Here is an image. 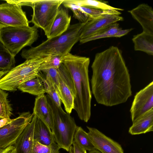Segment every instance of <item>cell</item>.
Here are the masks:
<instances>
[{"mask_svg":"<svg viewBox=\"0 0 153 153\" xmlns=\"http://www.w3.org/2000/svg\"><path fill=\"white\" fill-rule=\"evenodd\" d=\"M91 67L92 91L98 103L112 106L132 95L129 71L118 47L112 46L96 53Z\"/></svg>","mask_w":153,"mask_h":153,"instance_id":"obj_1","label":"cell"},{"mask_svg":"<svg viewBox=\"0 0 153 153\" xmlns=\"http://www.w3.org/2000/svg\"><path fill=\"white\" fill-rule=\"evenodd\" d=\"M90 59L70 53L63 57L62 63L71 74L76 91L73 109L79 118L87 122L91 116L92 95L88 75Z\"/></svg>","mask_w":153,"mask_h":153,"instance_id":"obj_2","label":"cell"},{"mask_svg":"<svg viewBox=\"0 0 153 153\" xmlns=\"http://www.w3.org/2000/svg\"><path fill=\"white\" fill-rule=\"evenodd\" d=\"M85 23L79 22L70 25L61 35L47 39L36 47L23 50L21 54L22 57L26 60L57 55L64 56L70 53L73 46L80 40Z\"/></svg>","mask_w":153,"mask_h":153,"instance_id":"obj_3","label":"cell"},{"mask_svg":"<svg viewBox=\"0 0 153 153\" xmlns=\"http://www.w3.org/2000/svg\"><path fill=\"white\" fill-rule=\"evenodd\" d=\"M46 96L52 112L53 122L51 130L55 142L60 149L69 152L77 126L70 114L65 112L61 106L57 105L48 94Z\"/></svg>","mask_w":153,"mask_h":153,"instance_id":"obj_4","label":"cell"},{"mask_svg":"<svg viewBox=\"0 0 153 153\" xmlns=\"http://www.w3.org/2000/svg\"><path fill=\"white\" fill-rule=\"evenodd\" d=\"M38 28L34 25L0 27V41L15 56L23 48L31 46L37 39Z\"/></svg>","mask_w":153,"mask_h":153,"instance_id":"obj_5","label":"cell"},{"mask_svg":"<svg viewBox=\"0 0 153 153\" xmlns=\"http://www.w3.org/2000/svg\"><path fill=\"white\" fill-rule=\"evenodd\" d=\"M48 57L26 59L15 67L0 79V89L15 91L21 84L38 76L40 71L39 68Z\"/></svg>","mask_w":153,"mask_h":153,"instance_id":"obj_6","label":"cell"},{"mask_svg":"<svg viewBox=\"0 0 153 153\" xmlns=\"http://www.w3.org/2000/svg\"><path fill=\"white\" fill-rule=\"evenodd\" d=\"M64 0H29L28 6L33 9L30 21L37 28L43 30L47 36L59 9Z\"/></svg>","mask_w":153,"mask_h":153,"instance_id":"obj_7","label":"cell"},{"mask_svg":"<svg viewBox=\"0 0 153 153\" xmlns=\"http://www.w3.org/2000/svg\"><path fill=\"white\" fill-rule=\"evenodd\" d=\"M33 116L29 112L22 113L0 128V149L13 145L19 135L31 121Z\"/></svg>","mask_w":153,"mask_h":153,"instance_id":"obj_8","label":"cell"},{"mask_svg":"<svg viewBox=\"0 0 153 153\" xmlns=\"http://www.w3.org/2000/svg\"><path fill=\"white\" fill-rule=\"evenodd\" d=\"M0 4V27L7 26H28L30 23L22 6L6 1Z\"/></svg>","mask_w":153,"mask_h":153,"instance_id":"obj_9","label":"cell"},{"mask_svg":"<svg viewBox=\"0 0 153 153\" xmlns=\"http://www.w3.org/2000/svg\"><path fill=\"white\" fill-rule=\"evenodd\" d=\"M59 97L66 112L70 114L74 108L76 91L70 73L62 63L58 68Z\"/></svg>","mask_w":153,"mask_h":153,"instance_id":"obj_10","label":"cell"},{"mask_svg":"<svg viewBox=\"0 0 153 153\" xmlns=\"http://www.w3.org/2000/svg\"><path fill=\"white\" fill-rule=\"evenodd\" d=\"M153 82L135 95L130 110L133 122L140 116L153 109Z\"/></svg>","mask_w":153,"mask_h":153,"instance_id":"obj_11","label":"cell"},{"mask_svg":"<svg viewBox=\"0 0 153 153\" xmlns=\"http://www.w3.org/2000/svg\"><path fill=\"white\" fill-rule=\"evenodd\" d=\"M88 134L95 149L101 153H124L121 145L94 128L87 126Z\"/></svg>","mask_w":153,"mask_h":153,"instance_id":"obj_12","label":"cell"},{"mask_svg":"<svg viewBox=\"0 0 153 153\" xmlns=\"http://www.w3.org/2000/svg\"><path fill=\"white\" fill-rule=\"evenodd\" d=\"M123 20V18L119 15L114 14L106 15L96 19L89 18L82 28L80 40L91 36L97 31L109 25Z\"/></svg>","mask_w":153,"mask_h":153,"instance_id":"obj_13","label":"cell"},{"mask_svg":"<svg viewBox=\"0 0 153 153\" xmlns=\"http://www.w3.org/2000/svg\"><path fill=\"white\" fill-rule=\"evenodd\" d=\"M128 11L141 25L143 31L153 34V11L151 7L142 4Z\"/></svg>","mask_w":153,"mask_h":153,"instance_id":"obj_14","label":"cell"},{"mask_svg":"<svg viewBox=\"0 0 153 153\" xmlns=\"http://www.w3.org/2000/svg\"><path fill=\"white\" fill-rule=\"evenodd\" d=\"M36 117L34 115L16 140L14 146L16 153H30L33 143V132Z\"/></svg>","mask_w":153,"mask_h":153,"instance_id":"obj_15","label":"cell"},{"mask_svg":"<svg viewBox=\"0 0 153 153\" xmlns=\"http://www.w3.org/2000/svg\"><path fill=\"white\" fill-rule=\"evenodd\" d=\"M32 114L52 129L53 122L52 112L46 95L42 94L36 98Z\"/></svg>","mask_w":153,"mask_h":153,"instance_id":"obj_16","label":"cell"},{"mask_svg":"<svg viewBox=\"0 0 153 153\" xmlns=\"http://www.w3.org/2000/svg\"><path fill=\"white\" fill-rule=\"evenodd\" d=\"M71 18L67 9L60 7L47 36V39L60 36L66 31L70 25Z\"/></svg>","mask_w":153,"mask_h":153,"instance_id":"obj_17","label":"cell"},{"mask_svg":"<svg viewBox=\"0 0 153 153\" xmlns=\"http://www.w3.org/2000/svg\"><path fill=\"white\" fill-rule=\"evenodd\" d=\"M128 133L132 135L145 134L153 131V109L143 114L132 122Z\"/></svg>","mask_w":153,"mask_h":153,"instance_id":"obj_18","label":"cell"},{"mask_svg":"<svg viewBox=\"0 0 153 153\" xmlns=\"http://www.w3.org/2000/svg\"><path fill=\"white\" fill-rule=\"evenodd\" d=\"M33 139L34 141L45 146H49L55 142L51 129L37 117L34 126Z\"/></svg>","mask_w":153,"mask_h":153,"instance_id":"obj_19","label":"cell"},{"mask_svg":"<svg viewBox=\"0 0 153 153\" xmlns=\"http://www.w3.org/2000/svg\"><path fill=\"white\" fill-rule=\"evenodd\" d=\"M132 40L135 51H142L153 55V34L143 31L134 36Z\"/></svg>","mask_w":153,"mask_h":153,"instance_id":"obj_20","label":"cell"},{"mask_svg":"<svg viewBox=\"0 0 153 153\" xmlns=\"http://www.w3.org/2000/svg\"><path fill=\"white\" fill-rule=\"evenodd\" d=\"M17 89L23 92L37 96L45 93L42 80L39 76L23 83Z\"/></svg>","mask_w":153,"mask_h":153,"instance_id":"obj_21","label":"cell"},{"mask_svg":"<svg viewBox=\"0 0 153 153\" xmlns=\"http://www.w3.org/2000/svg\"><path fill=\"white\" fill-rule=\"evenodd\" d=\"M121 29L122 28L119 27L118 23H114L97 31L91 36L80 40L79 41L81 43L83 44L100 39L114 37L116 33Z\"/></svg>","mask_w":153,"mask_h":153,"instance_id":"obj_22","label":"cell"},{"mask_svg":"<svg viewBox=\"0 0 153 153\" xmlns=\"http://www.w3.org/2000/svg\"><path fill=\"white\" fill-rule=\"evenodd\" d=\"M15 57L0 41V72L7 73L15 67Z\"/></svg>","mask_w":153,"mask_h":153,"instance_id":"obj_23","label":"cell"},{"mask_svg":"<svg viewBox=\"0 0 153 153\" xmlns=\"http://www.w3.org/2000/svg\"><path fill=\"white\" fill-rule=\"evenodd\" d=\"M67 2L80 7L103 10L122 11L123 9L113 7L105 2L96 0H65Z\"/></svg>","mask_w":153,"mask_h":153,"instance_id":"obj_24","label":"cell"},{"mask_svg":"<svg viewBox=\"0 0 153 153\" xmlns=\"http://www.w3.org/2000/svg\"><path fill=\"white\" fill-rule=\"evenodd\" d=\"M74 142L79 146L89 152L95 149L88 133L80 126H77L74 137Z\"/></svg>","mask_w":153,"mask_h":153,"instance_id":"obj_25","label":"cell"},{"mask_svg":"<svg viewBox=\"0 0 153 153\" xmlns=\"http://www.w3.org/2000/svg\"><path fill=\"white\" fill-rule=\"evenodd\" d=\"M8 94L0 89V119H10L12 108L8 100Z\"/></svg>","mask_w":153,"mask_h":153,"instance_id":"obj_26","label":"cell"},{"mask_svg":"<svg viewBox=\"0 0 153 153\" xmlns=\"http://www.w3.org/2000/svg\"><path fill=\"white\" fill-rule=\"evenodd\" d=\"M79 9L85 13L89 18L96 19L107 14L119 15L121 13L117 10H103L92 8L80 7Z\"/></svg>","mask_w":153,"mask_h":153,"instance_id":"obj_27","label":"cell"},{"mask_svg":"<svg viewBox=\"0 0 153 153\" xmlns=\"http://www.w3.org/2000/svg\"><path fill=\"white\" fill-rule=\"evenodd\" d=\"M39 76L42 80L45 93L50 96L57 105L61 106V101L59 96L51 82L44 77L41 71Z\"/></svg>","mask_w":153,"mask_h":153,"instance_id":"obj_28","label":"cell"},{"mask_svg":"<svg viewBox=\"0 0 153 153\" xmlns=\"http://www.w3.org/2000/svg\"><path fill=\"white\" fill-rule=\"evenodd\" d=\"M60 149L55 142L45 146L34 141L30 153H59Z\"/></svg>","mask_w":153,"mask_h":153,"instance_id":"obj_29","label":"cell"},{"mask_svg":"<svg viewBox=\"0 0 153 153\" xmlns=\"http://www.w3.org/2000/svg\"><path fill=\"white\" fill-rule=\"evenodd\" d=\"M62 4L65 8L69 9L72 10L73 17L77 19L79 22L84 23L88 21L89 18L79 9V6L68 2L65 0H64Z\"/></svg>","mask_w":153,"mask_h":153,"instance_id":"obj_30","label":"cell"},{"mask_svg":"<svg viewBox=\"0 0 153 153\" xmlns=\"http://www.w3.org/2000/svg\"><path fill=\"white\" fill-rule=\"evenodd\" d=\"M63 56L57 55L48 56L41 65L39 70L41 71L50 68H58L62 63Z\"/></svg>","mask_w":153,"mask_h":153,"instance_id":"obj_31","label":"cell"},{"mask_svg":"<svg viewBox=\"0 0 153 153\" xmlns=\"http://www.w3.org/2000/svg\"><path fill=\"white\" fill-rule=\"evenodd\" d=\"M58 68H50L42 70L44 77L51 83L59 96V88L58 77Z\"/></svg>","mask_w":153,"mask_h":153,"instance_id":"obj_32","label":"cell"},{"mask_svg":"<svg viewBox=\"0 0 153 153\" xmlns=\"http://www.w3.org/2000/svg\"><path fill=\"white\" fill-rule=\"evenodd\" d=\"M69 152L70 153H86L87 151L73 142L70 147Z\"/></svg>","mask_w":153,"mask_h":153,"instance_id":"obj_33","label":"cell"},{"mask_svg":"<svg viewBox=\"0 0 153 153\" xmlns=\"http://www.w3.org/2000/svg\"><path fill=\"white\" fill-rule=\"evenodd\" d=\"M133 29V28H130L129 29L123 30L122 29L116 33L114 35V37H120L126 35L129 32L131 31Z\"/></svg>","mask_w":153,"mask_h":153,"instance_id":"obj_34","label":"cell"},{"mask_svg":"<svg viewBox=\"0 0 153 153\" xmlns=\"http://www.w3.org/2000/svg\"><path fill=\"white\" fill-rule=\"evenodd\" d=\"M0 153H16L15 148L13 145L9 146L0 150Z\"/></svg>","mask_w":153,"mask_h":153,"instance_id":"obj_35","label":"cell"},{"mask_svg":"<svg viewBox=\"0 0 153 153\" xmlns=\"http://www.w3.org/2000/svg\"><path fill=\"white\" fill-rule=\"evenodd\" d=\"M12 119H0V128L4 126L10 122Z\"/></svg>","mask_w":153,"mask_h":153,"instance_id":"obj_36","label":"cell"},{"mask_svg":"<svg viewBox=\"0 0 153 153\" xmlns=\"http://www.w3.org/2000/svg\"><path fill=\"white\" fill-rule=\"evenodd\" d=\"M88 153H101L100 152L98 151L96 149H94L90 151Z\"/></svg>","mask_w":153,"mask_h":153,"instance_id":"obj_37","label":"cell"},{"mask_svg":"<svg viewBox=\"0 0 153 153\" xmlns=\"http://www.w3.org/2000/svg\"><path fill=\"white\" fill-rule=\"evenodd\" d=\"M7 73L6 72H0V79Z\"/></svg>","mask_w":153,"mask_h":153,"instance_id":"obj_38","label":"cell"},{"mask_svg":"<svg viewBox=\"0 0 153 153\" xmlns=\"http://www.w3.org/2000/svg\"><path fill=\"white\" fill-rule=\"evenodd\" d=\"M86 153H88L87 152H86Z\"/></svg>","mask_w":153,"mask_h":153,"instance_id":"obj_39","label":"cell"},{"mask_svg":"<svg viewBox=\"0 0 153 153\" xmlns=\"http://www.w3.org/2000/svg\"><path fill=\"white\" fill-rule=\"evenodd\" d=\"M1 149H0V150Z\"/></svg>","mask_w":153,"mask_h":153,"instance_id":"obj_40","label":"cell"}]
</instances>
